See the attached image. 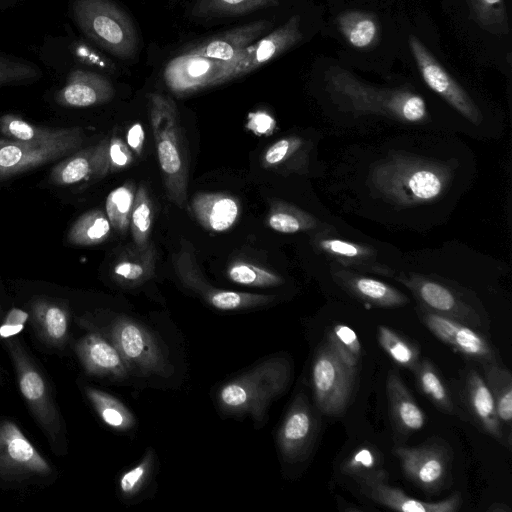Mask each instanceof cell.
Instances as JSON below:
<instances>
[{
  "instance_id": "cell-1",
  "label": "cell",
  "mask_w": 512,
  "mask_h": 512,
  "mask_svg": "<svg viewBox=\"0 0 512 512\" xmlns=\"http://www.w3.org/2000/svg\"><path fill=\"white\" fill-rule=\"evenodd\" d=\"M321 33L334 42L335 58L343 65L395 78L401 49L396 0H326Z\"/></svg>"
},
{
  "instance_id": "cell-2",
  "label": "cell",
  "mask_w": 512,
  "mask_h": 512,
  "mask_svg": "<svg viewBox=\"0 0 512 512\" xmlns=\"http://www.w3.org/2000/svg\"><path fill=\"white\" fill-rule=\"evenodd\" d=\"M314 68L315 79L324 95L341 109L384 112L410 122L420 121L427 115L424 98L409 83L372 84L332 56L320 57Z\"/></svg>"
},
{
  "instance_id": "cell-3",
  "label": "cell",
  "mask_w": 512,
  "mask_h": 512,
  "mask_svg": "<svg viewBox=\"0 0 512 512\" xmlns=\"http://www.w3.org/2000/svg\"><path fill=\"white\" fill-rule=\"evenodd\" d=\"M458 38L479 65L510 72V0H441Z\"/></svg>"
},
{
  "instance_id": "cell-4",
  "label": "cell",
  "mask_w": 512,
  "mask_h": 512,
  "mask_svg": "<svg viewBox=\"0 0 512 512\" xmlns=\"http://www.w3.org/2000/svg\"><path fill=\"white\" fill-rule=\"evenodd\" d=\"M399 61L412 69L424 84L471 121L479 119L472 97L442 61L438 39L426 16L400 8Z\"/></svg>"
},
{
  "instance_id": "cell-5",
  "label": "cell",
  "mask_w": 512,
  "mask_h": 512,
  "mask_svg": "<svg viewBox=\"0 0 512 512\" xmlns=\"http://www.w3.org/2000/svg\"><path fill=\"white\" fill-rule=\"evenodd\" d=\"M149 107L151 128L166 194L170 202L184 208L189 160L176 103L167 95L151 93Z\"/></svg>"
},
{
  "instance_id": "cell-6",
  "label": "cell",
  "mask_w": 512,
  "mask_h": 512,
  "mask_svg": "<svg viewBox=\"0 0 512 512\" xmlns=\"http://www.w3.org/2000/svg\"><path fill=\"white\" fill-rule=\"evenodd\" d=\"M323 6H312L306 14H291L276 29L224 61L214 85L242 77L321 32Z\"/></svg>"
},
{
  "instance_id": "cell-7",
  "label": "cell",
  "mask_w": 512,
  "mask_h": 512,
  "mask_svg": "<svg viewBox=\"0 0 512 512\" xmlns=\"http://www.w3.org/2000/svg\"><path fill=\"white\" fill-rule=\"evenodd\" d=\"M291 366L284 358H271L223 385L217 400L229 414H250L261 422L269 404L287 388Z\"/></svg>"
},
{
  "instance_id": "cell-8",
  "label": "cell",
  "mask_w": 512,
  "mask_h": 512,
  "mask_svg": "<svg viewBox=\"0 0 512 512\" xmlns=\"http://www.w3.org/2000/svg\"><path fill=\"white\" fill-rule=\"evenodd\" d=\"M72 13L81 31L112 55L129 59L136 53V28L129 15L112 0H73Z\"/></svg>"
},
{
  "instance_id": "cell-9",
  "label": "cell",
  "mask_w": 512,
  "mask_h": 512,
  "mask_svg": "<svg viewBox=\"0 0 512 512\" xmlns=\"http://www.w3.org/2000/svg\"><path fill=\"white\" fill-rule=\"evenodd\" d=\"M6 346L24 400L47 437L56 442L62 431V422L45 378L17 339H9Z\"/></svg>"
},
{
  "instance_id": "cell-10",
  "label": "cell",
  "mask_w": 512,
  "mask_h": 512,
  "mask_svg": "<svg viewBox=\"0 0 512 512\" xmlns=\"http://www.w3.org/2000/svg\"><path fill=\"white\" fill-rule=\"evenodd\" d=\"M110 340L128 369L142 376L166 375L169 363L150 331L139 322L121 316L110 326Z\"/></svg>"
},
{
  "instance_id": "cell-11",
  "label": "cell",
  "mask_w": 512,
  "mask_h": 512,
  "mask_svg": "<svg viewBox=\"0 0 512 512\" xmlns=\"http://www.w3.org/2000/svg\"><path fill=\"white\" fill-rule=\"evenodd\" d=\"M356 374L333 353L326 342L317 350L311 368V383L317 408L329 416L346 409Z\"/></svg>"
},
{
  "instance_id": "cell-12",
  "label": "cell",
  "mask_w": 512,
  "mask_h": 512,
  "mask_svg": "<svg viewBox=\"0 0 512 512\" xmlns=\"http://www.w3.org/2000/svg\"><path fill=\"white\" fill-rule=\"evenodd\" d=\"M52 468L20 428L11 421L0 422V477L21 481L48 476Z\"/></svg>"
},
{
  "instance_id": "cell-13",
  "label": "cell",
  "mask_w": 512,
  "mask_h": 512,
  "mask_svg": "<svg viewBox=\"0 0 512 512\" xmlns=\"http://www.w3.org/2000/svg\"><path fill=\"white\" fill-rule=\"evenodd\" d=\"M174 264L181 281L218 310L233 311L255 308L267 305L275 299L272 295L224 290L208 285L202 278L192 251L185 246L175 257Z\"/></svg>"
},
{
  "instance_id": "cell-14",
  "label": "cell",
  "mask_w": 512,
  "mask_h": 512,
  "mask_svg": "<svg viewBox=\"0 0 512 512\" xmlns=\"http://www.w3.org/2000/svg\"><path fill=\"white\" fill-rule=\"evenodd\" d=\"M406 478L419 488L434 492L442 488L450 473L451 455L439 443H426L415 447H395Z\"/></svg>"
},
{
  "instance_id": "cell-15",
  "label": "cell",
  "mask_w": 512,
  "mask_h": 512,
  "mask_svg": "<svg viewBox=\"0 0 512 512\" xmlns=\"http://www.w3.org/2000/svg\"><path fill=\"white\" fill-rule=\"evenodd\" d=\"M317 426V419L307 396L299 393L277 434V444L284 460L298 462L307 457L316 437Z\"/></svg>"
},
{
  "instance_id": "cell-16",
  "label": "cell",
  "mask_w": 512,
  "mask_h": 512,
  "mask_svg": "<svg viewBox=\"0 0 512 512\" xmlns=\"http://www.w3.org/2000/svg\"><path fill=\"white\" fill-rule=\"evenodd\" d=\"M420 319L428 330L456 352L482 364L498 362L491 343L476 329L428 310Z\"/></svg>"
},
{
  "instance_id": "cell-17",
  "label": "cell",
  "mask_w": 512,
  "mask_h": 512,
  "mask_svg": "<svg viewBox=\"0 0 512 512\" xmlns=\"http://www.w3.org/2000/svg\"><path fill=\"white\" fill-rule=\"evenodd\" d=\"M83 141L40 144L0 138V179L63 157L79 148Z\"/></svg>"
},
{
  "instance_id": "cell-18",
  "label": "cell",
  "mask_w": 512,
  "mask_h": 512,
  "mask_svg": "<svg viewBox=\"0 0 512 512\" xmlns=\"http://www.w3.org/2000/svg\"><path fill=\"white\" fill-rule=\"evenodd\" d=\"M224 61L182 53L166 65L164 80L176 95H187L211 87Z\"/></svg>"
},
{
  "instance_id": "cell-19",
  "label": "cell",
  "mask_w": 512,
  "mask_h": 512,
  "mask_svg": "<svg viewBox=\"0 0 512 512\" xmlns=\"http://www.w3.org/2000/svg\"><path fill=\"white\" fill-rule=\"evenodd\" d=\"M272 28L271 21H253L205 38L185 48L183 53L229 61Z\"/></svg>"
},
{
  "instance_id": "cell-20",
  "label": "cell",
  "mask_w": 512,
  "mask_h": 512,
  "mask_svg": "<svg viewBox=\"0 0 512 512\" xmlns=\"http://www.w3.org/2000/svg\"><path fill=\"white\" fill-rule=\"evenodd\" d=\"M108 145L109 139H103L72 154L52 168L50 181L56 185H71L104 177L109 172Z\"/></svg>"
},
{
  "instance_id": "cell-21",
  "label": "cell",
  "mask_w": 512,
  "mask_h": 512,
  "mask_svg": "<svg viewBox=\"0 0 512 512\" xmlns=\"http://www.w3.org/2000/svg\"><path fill=\"white\" fill-rule=\"evenodd\" d=\"M75 351L91 375L116 380L128 376L129 369L116 347L99 333L86 334L76 343Z\"/></svg>"
},
{
  "instance_id": "cell-22",
  "label": "cell",
  "mask_w": 512,
  "mask_h": 512,
  "mask_svg": "<svg viewBox=\"0 0 512 512\" xmlns=\"http://www.w3.org/2000/svg\"><path fill=\"white\" fill-rule=\"evenodd\" d=\"M114 93L113 85L105 76L78 69L69 74L55 100L65 107L83 108L106 103Z\"/></svg>"
},
{
  "instance_id": "cell-23",
  "label": "cell",
  "mask_w": 512,
  "mask_h": 512,
  "mask_svg": "<svg viewBox=\"0 0 512 512\" xmlns=\"http://www.w3.org/2000/svg\"><path fill=\"white\" fill-rule=\"evenodd\" d=\"M360 488L362 493L375 503L396 511L456 512L462 504L459 493L440 501L427 502L412 498L399 488L388 485L387 481L361 484Z\"/></svg>"
},
{
  "instance_id": "cell-24",
  "label": "cell",
  "mask_w": 512,
  "mask_h": 512,
  "mask_svg": "<svg viewBox=\"0 0 512 512\" xmlns=\"http://www.w3.org/2000/svg\"><path fill=\"white\" fill-rule=\"evenodd\" d=\"M190 207L196 221L203 228L214 232L230 229L240 213L238 200L222 192L195 194Z\"/></svg>"
},
{
  "instance_id": "cell-25",
  "label": "cell",
  "mask_w": 512,
  "mask_h": 512,
  "mask_svg": "<svg viewBox=\"0 0 512 512\" xmlns=\"http://www.w3.org/2000/svg\"><path fill=\"white\" fill-rule=\"evenodd\" d=\"M464 392L467 407L474 420L488 435L505 444L503 425L498 418L494 399L478 371H468Z\"/></svg>"
},
{
  "instance_id": "cell-26",
  "label": "cell",
  "mask_w": 512,
  "mask_h": 512,
  "mask_svg": "<svg viewBox=\"0 0 512 512\" xmlns=\"http://www.w3.org/2000/svg\"><path fill=\"white\" fill-rule=\"evenodd\" d=\"M386 392L394 427L403 434L421 430L426 421L425 413L395 370L388 372Z\"/></svg>"
},
{
  "instance_id": "cell-27",
  "label": "cell",
  "mask_w": 512,
  "mask_h": 512,
  "mask_svg": "<svg viewBox=\"0 0 512 512\" xmlns=\"http://www.w3.org/2000/svg\"><path fill=\"white\" fill-rule=\"evenodd\" d=\"M0 131L9 139L30 143L53 144L84 140V132L79 127L56 129L39 127L14 114H5L0 117Z\"/></svg>"
},
{
  "instance_id": "cell-28",
  "label": "cell",
  "mask_w": 512,
  "mask_h": 512,
  "mask_svg": "<svg viewBox=\"0 0 512 512\" xmlns=\"http://www.w3.org/2000/svg\"><path fill=\"white\" fill-rule=\"evenodd\" d=\"M440 175L424 166H411L396 173L390 191L405 200L427 201L436 197L442 190Z\"/></svg>"
},
{
  "instance_id": "cell-29",
  "label": "cell",
  "mask_w": 512,
  "mask_h": 512,
  "mask_svg": "<svg viewBox=\"0 0 512 512\" xmlns=\"http://www.w3.org/2000/svg\"><path fill=\"white\" fill-rule=\"evenodd\" d=\"M418 295L432 313L451 318L476 330L482 326L478 315L469 307L461 305L452 292L440 284L423 282L418 288Z\"/></svg>"
},
{
  "instance_id": "cell-30",
  "label": "cell",
  "mask_w": 512,
  "mask_h": 512,
  "mask_svg": "<svg viewBox=\"0 0 512 512\" xmlns=\"http://www.w3.org/2000/svg\"><path fill=\"white\" fill-rule=\"evenodd\" d=\"M32 318L40 337L54 347L63 346L68 338L69 314L61 305L37 300L32 305Z\"/></svg>"
},
{
  "instance_id": "cell-31",
  "label": "cell",
  "mask_w": 512,
  "mask_h": 512,
  "mask_svg": "<svg viewBox=\"0 0 512 512\" xmlns=\"http://www.w3.org/2000/svg\"><path fill=\"white\" fill-rule=\"evenodd\" d=\"M483 379L494 399L502 425L510 426L512 420V375L498 362L482 364Z\"/></svg>"
},
{
  "instance_id": "cell-32",
  "label": "cell",
  "mask_w": 512,
  "mask_h": 512,
  "mask_svg": "<svg viewBox=\"0 0 512 512\" xmlns=\"http://www.w3.org/2000/svg\"><path fill=\"white\" fill-rule=\"evenodd\" d=\"M341 471L352 477L359 485L387 481V473L381 467L377 450L369 445L355 449L342 463Z\"/></svg>"
},
{
  "instance_id": "cell-33",
  "label": "cell",
  "mask_w": 512,
  "mask_h": 512,
  "mask_svg": "<svg viewBox=\"0 0 512 512\" xmlns=\"http://www.w3.org/2000/svg\"><path fill=\"white\" fill-rule=\"evenodd\" d=\"M420 391L442 412L455 414L450 391L434 364L427 358L420 362L413 372Z\"/></svg>"
},
{
  "instance_id": "cell-34",
  "label": "cell",
  "mask_w": 512,
  "mask_h": 512,
  "mask_svg": "<svg viewBox=\"0 0 512 512\" xmlns=\"http://www.w3.org/2000/svg\"><path fill=\"white\" fill-rule=\"evenodd\" d=\"M85 394L106 425L118 431H126L134 427L133 414L119 399L93 387H86Z\"/></svg>"
},
{
  "instance_id": "cell-35",
  "label": "cell",
  "mask_w": 512,
  "mask_h": 512,
  "mask_svg": "<svg viewBox=\"0 0 512 512\" xmlns=\"http://www.w3.org/2000/svg\"><path fill=\"white\" fill-rule=\"evenodd\" d=\"M156 264L155 246L150 245L142 251L136 249L133 256L120 260L114 267L116 280L125 286H138L154 276Z\"/></svg>"
},
{
  "instance_id": "cell-36",
  "label": "cell",
  "mask_w": 512,
  "mask_h": 512,
  "mask_svg": "<svg viewBox=\"0 0 512 512\" xmlns=\"http://www.w3.org/2000/svg\"><path fill=\"white\" fill-rule=\"evenodd\" d=\"M111 224L105 212L91 210L80 216L70 228L67 239L78 246H92L104 242L110 235Z\"/></svg>"
},
{
  "instance_id": "cell-37",
  "label": "cell",
  "mask_w": 512,
  "mask_h": 512,
  "mask_svg": "<svg viewBox=\"0 0 512 512\" xmlns=\"http://www.w3.org/2000/svg\"><path fill=\"white\" fill-rule=\"evenodd\" d=\"M326 344L350 371L357 374L362 358V347L351 327L334 324L327 332Z\"/></svg>"
},
{
  "instance_id": "cell-38",
  "label": "cell",
  "mask_w": 512,
  "mask_h": 512,
  "mask_svg": "<svg viewBox=\"0 0 512 512\" xmlns=\"http://www.w3.org/2000/svg\"><path fill=\"white\" fill-rule=\"evenodd\" d=\"M377 338L384 352L398 365L412 372L420 362L418 346L392 328L378 326Z\"/></svg>"
},
{
  "instance_id": "cell-39",
  "label": "cell",
  "mask_w": 512,
  "mask_h": 512,
  "mask_svg": "<svg viewBox=\"0 0 512 512\" xmlns=\"http://www.w3.org/2000/svg\"><path fill=\"white\" fill-rule=\"evenodd\" d=\"M281 0H197L192 14L200 18L232 17L275 6Z\"/></svg>"
},
{
  "instance_id": "cell-40",
  "label": "cell",
  "mask_w": 512,
  "mask_h": 512,
  "mask_svg": "<svg viewBox=\"0 0 512 512\" xmlns=\"http://www.w3.org/2000/svg\"><path fill=\"white\" fill-rule=\"evenodd\" d=\"M152 221L153 203L146 187L139 185L135 192L129 225L135 248L139 251L145 250L151 243Z\"/></svg>"
},
{
  "instance_id": "cell-41",
  "label": "cell",
  "mask_w": 512,
  "mask_h": 512,
  "mask_svg": "<svg viewBox=\"0 0 512 512\" xmlns=\"http://www.w3.org/2000/svg\"><path fill=\"white\" fill-rule=\"evenodd\" d=\"M135 192L134 184L127 182L112 190L106 198L105 213L111 227L121 234H126L129 228Z\"/></svg>"
},
{
  "instance_id": "cell-42",
  "label": "cell",
  "mask_w": 512,
  "mask_h": 512,
  "mask_svg": "<svg viewBox=\"0 0 512 512\" xmlns=\"http://www.w3.org/2000/svg\"><path fill=\"white\" fill-rule=\"evenodd\" d=\"M227 275L237 284L252 287H272L283 282L276 273L245 261L233 262L228 267Z\"/></svg>"
},
{
  "instance_id": "cell-43",
  "label": "cell",
  "mask_w": 512,
  "mask_h": 512,
  "mask_svg": "<svg viewBox=\"0 0 512 512\" xmlns=\"http://www.w3.org/2000/svg\"><path fill=\"white\" fill-rule=\"evenodd\" d=\"M350 284L359 296L378 306H400L407 301L402 294L374 279L358 278Z\"/></svg>"
},
{
  "instance_id": "cell-44",
  "label": "cell",
  "mask_w": 512,
  "mask_h": 512,
  "mask_svg": "<svg viewBox=\"0 0 512 512\" xmlns=\"http://www.w3.org/2000/svg\"><path fill=\"white\" fill-rule=\"evenodd\" d=\"M39 72L33 63L0 54V88L32 80L39 75Z\"/></svg>"
},
{
  "instance_id": "cell-45",
  "label": "cell",
  "mask_w": 512,
  "mask_h": 512,
  "mask_svg": "<svg viewBox=\"0 0 512 512\" xmlns=\"http://www.w3.org/2000/svg\"><path fill=\"white\" fill-rule=\"evenodd\" d=\"M153 462V454L149 451L141 462L121 476L119 488L124 496L133 497L141 491L151 475Z\"/></svg>"
},
{
  "instance_id": "cell-46",
  "label": "cell",
  "mask_w": 512,
  "mask_h": 512,
  "mask_svg": "<svg viewBox=\"0 0 512 512\" xmlns=\"http://www.w3.org/2000/svg\"><path fill=\"white\" fill-rule=\"evenodd\" d=\"M267 222L271 229L281 233H295L304 227V221L295 211L278 202L271 205Z\"/></svg>"
},
{
  "instance_id": "cell-47",
  "label": "cell",
  "mask_w": 512,
  "mask_h": 512,
  "mask_svg": "<svg viewBox=\"0 0 512 512\" xmlns=\"http://www.w3.org/2000/svg\"><path fill=\"white\" fill-rule=\"evenodd\" d=\"M133 161L132 153L127 144L116 135L109 139L108 163L109 172L119 171L128 167Z\"/></svg>"
},
{
  "instance_id": "cell-48",
  "label": "cell",
  "mask_w": 512,
  "mask_h": 512,
  "mask_svg": "<svg viewBox=\"0 0 512 512\" xmlns=\"http://www.w3.org/2000/svg\"><path fill=\"white\" fill-rule=\"evenodd\" d=\"M296 143L297 141L295 139L285 138L272 144L263 155V166L271 167L280 164L287 158Z\"/></svg>"
},
{
  "instance_id": "cell-49",
  "label": "cell",
  "mask_w": 512,
  "mask_h": 512,
  "mask_svg": "<svg viewBox=\"0 0 512 512\" xmlns=\"http://www.w3.org/2000/svg\"><path fill=\"white\" fill-rule=\"evenodd\" d=\"M26 318L27 314L23 311L19 309L11 310L0 328V335L2 337H8L19 332L22 329Z\"/></svg>"
},
{
  "instance_id": "cell-50",
  "label": "cell",
  "mask_w": 512,
  "mask_h": 512,
  "mask_svg": "<svg viewBox=\"0 0 512 512\" xmlns=\"http://www.w3.org/2000/svg\"><path fill=\"white\" fill-rule=\"evenodd\" d=\"M127 144L137 155L141 154L144 144V129L140 123H135L128 130Z\"/></svg>"
},
{
  "instance_id": "cell-51",
  "label": "cell",
  "mask_w": 512,
  "mask_h": 512,
  "mask_svg": "<svg viewBox=\"0 0 512 512\" xmlns=\"http://www.w3.org/2000/svg\"><path fill=\"white\" fill-rule=\"evenodd\" d=\"M323 246L328 248L329 250H331L334 253H337V254H340L343 256H347V257H353L359 253L356 246H354L350 243L341 241V240L325 241V242H323Z\"/></svg>"
},
{
  "instance_id": "cell-52",
  "label": "cell",
  "mask_w": 512,
  "mask_h": 512,
  "mask_svg": "<svg viewBox=\"0 0 512 512\" xmlns=\"http://www.w3.org/2000/svg\"><path fill=\"white\" fill-rule=\"evenodd\" d=\"M250 127L257 133H267L274 126L273 119L265 113H256L250 117Z\"/></svg>"
}]
</instances>
